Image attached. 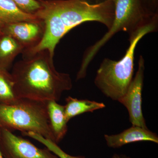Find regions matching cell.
Returning a JSON list of instances; mask_svg holds the SVG:
<instances>
[{
	"mask_svg": "<svg viewBox=\"0 0 158 158\" xmlns=\"http://www.w3.org/2000/svg\"><path fill=\"white\" fill-rule=\"evenodd\" d=\"M18 99L12 75L8 70L0 69V104H11Z\"/></svg>",
	"mask_w": 158,
	"mask_h": 158,
	"instance_id": "obj_14",
	"label": "cell"
},
{
	"mask_svg": "<svg viewBox=\"0 0 158 158\" xmlns=\"http://www.w3.org/2000/svg\"><path fill=\"white\" fill-rule=\"evenodd\" d=\"M24 48L14 38L4 35L0 39V69L8 70L14 59Z\"/></svg>",
	"mask_w": 158,
	"mask_h": 158,
	"instance_id": "obj_13",
	"label": "cell"
},
{
	"mask_svg": "<svg viewBox=\"0 0 158 158\" xmlns=\"http://www.w3.org/2000/svg\"><path fill=\"white\" fill-rule=\"evenodd\" d=\"M11 74L18 98L58 102L64 91L73 87L70 75L56 70L46 50L16 62Z\"/></svg>",
	"mask_w": 158,
	"mask_h": 158,
	"instance_id": "obj_2",
	"label": "cell"
},
{
	"mask_svg": "<svg viewBox=\"0 0 158 158\" xmlns=\"http://www.w3.org/2000/svg\"><path fill=\"white\" fill-rule=\"evenodd\" d=\"M37 15L25 12L11 0H0V27L22 21H39Z\"/></svg>",
	"mask_w": 158,
	"mask_h": 158,
	"instance_id": "obj_11",
	"label": "cell"
},
{
	"mask_svg": "<svg viewBox=\"0 0 158 158\" xmlns=\"http://www.w3.org/2000/svg\"><path fill=\"white\" fill-rule=\"evenodd\" d=\"M104 138L108 147L118 148L126 144L140 141H149L158 143V136L148 128H144L136 126L116 135H105Z\"/></svg>",
	"mask_w": 158,
	"mask_h": 158,
	"instance_id": "obj_9",
	"label": "cell"
},
{
	"mask_svg": "<svg viewBox=\"0 0 158 158\" xmlns=\"http://www.w3.org/2000/svg\"><path fill=\"white\" fill-rule=\"evenodd\" d=\"M39 1L41 7L35 15L45 24V32L37 45L24 50L23 59L46 50L53 59L57 44L72 29L84 23L96 22L109 30L114 21L115 0Z\"/></svg>",
	"mask_w": 158,
	"mask_h": 158,
	"instance_id": "obj_1",
	"label": "cell"
},
{
	"mask_svg": "<svg viewBox=\"0 0 158 158\" xmlns=\"http://www.w3.org/2000/svg\"><path fill=\"white\" fill-rule=\"evenodd\" d=\"M0 151L4 158H59L47 148H40L3 128H0Z\"/></svg>",
	"mask_w": 158,
	"mask_h": 158,
	"instance_id": "obj_6",
	"label": "cell"
},
{
	"mask_svg": "<svg viewBox=\"0 0 158 158\" xmlns=\"http://www.w3.org/2000/svg\"><path fill=\"white\" fill-rule=\"evenodd\" d=\"M3 35V34L2 32V29H1V27H0V39H1V37H2Z\"/></svg>",
	"mask_w": 158,
	"mask_h": 158,
	"instance_id": "obj_19",
	"label": "cell"
},
{
	"mask_svg": "<svg viewBox=\"0 0 158 158\" xmlns=\"http://www.w3.org/2000/svg\"><path fill=\"white\" fill-rule=\"evenodd\" d=\"M22 134L24 136H27L39 141L59 158H86L85 156H73L66 153L58 146V144L37 133L28 132Z\"/></svg>",
	"mask_w": 158,
	"mask_h": 158,
	"instance_id": "obj_15",
	"label": "cell"
},
{
	"mask_svg": "<svg viewBox=\"0 0 158 158\" xmlns=\"http://www.w3.org/2000/svg\"><path fill=\"white\" fill-rule=\"evenodd\" d=\"M0 128L22 133L32 132L55 142L48 114L47 102L19 98L0 104Z\"/></svg>",
	"mask_w": 158,
	"mask_h": 158,
	"instance_id": "obj_5",
	"label": "cell"
},
{
	"mask_svg": "<svg viewBox=\"0 0 158 158\" xmlns=\"http://www.w3.org/2000/svg\"><path fill=\"white\" fill-rule=\"evenodd\" d=\"M48 114L50 124L56 144L59 143L68 131L64 106L59 104L56 101L47 102Z\"/></svg>",
	"mask_w": 158,
	"mask_h": 158,
	"instance_id": "obj_10",
	"label": "cell"
},
{
	"mask_svg": "<svg viewBox=\"0 0 158 158\" xmlns=\"http://www.w3.org/2000/svg\"><path fill=\"white\" fill-rule=\"evenodd\" d=\"M23 11L34 14L41 8L39 0H11Z\"/></svg>",
	"mask_w": 158,
	"mask_h": 158,
	"instance_id": "obj_16",
	"label": "cell"
},
{
	"mask_svg": "<svg viewBox=\"0 0 158 158\" xmlns=\"http://www.w3.org/2000/svg\"><path fill=\"white\" fill-rule=\"evenodd\" d=\"M0 158H3L2 155V153L1 152V151H0Z\"/></svg>",
	"mask_w": 158,
	"mask_h": 158,
	"instance_id": "obj_20",
	"label": "cell"
},
{
	"mask_svg": "<svg viewBox=\"0 0 158 158\" xmlns=\"http://www.w3.org/2000/svg\"><path fill=\"white\" fill-rule=\"evenodd\" d=\"M112 158H131L129 157L122 154H115L113 155Z\"/></svg>",
	"mask_w": 158,
	"mask_h": 158,
	"instance_id": "obj_18",
	"label": "cell"
},
{
	"mask_svg": "<svg viewBox=\"0 0 158 158\" xmlns=\"http://www.w3.org/2000/svg\"><path fill=\"white\" fill-rule=\"evenodd\" d=\"M43 21H22L6 25L2 27L4 35L14 38L24 48H33L42 40L45 32Z\"/></svg>",
	"mask_w": 158,
	"mask_h": 158,
	"instance_id": "obj_8",
	"label": "cell"
},
{
	"mask_svg": "<svg viewBox=\"0 0 158 158\" xmlns=\"http://www.w3.org/2000/svg\"><path fill=\"white\" fill-rule=\"evenodd\" d=\"M115 4L113 25L101 39L86 50L78 72L80 75H86L88 66L97 53L116 33L124 31L130 38L142 28L158 20V15L148 14L141 0H115Z\"/></svg>",
	"mask_w": 158,
	"mask_h": 158,
	"instance_id": "obj_4",
	"label": "cell"
},
{
	"mask_svg": "<svg viewBox=\"0 0 158 158\" xmlns=\"http://www.w3.org/2000/svg\"><path fill=\"white\" fill-rule=\"evenodd\" d=\"M64 106L65 117L68 122L72 118L87 113H93L106 107L102 102L87 99H78L69 96L65 99Z\"/></svg>",
	"mask_w": 158,
	"mask_h": 158,
	"instance_id": "obj_12",
	"label": "cell"
},
{
	"mask_svg": "<svg viewBox=\"0 0 158 158\" xmlns=\"http://www.w3.org/2000/svg\"><path fill=\"white\" fill-rule=\"evenodd\" d=\"M146 11L151 15H158V0H141Z\"/></svg>",
	"mask_w": 158,
	"mask_h": 158,
	"instance_id": "obj_17",
	"label": "cell"
},
{
	"mask_svg": "<svg viewBox=\"0 0 158 158\" xmlns=\"http://www.w3.org/2000/svg\"><path fill=\"white\" fill-rule=\"evenodd\" d=\"M158 20L145 26L129 38L130 45L124 56L118 61L108 58L103 60L97 71L94 84L104 94L118 101L127 91L134 75L135 51L145 35L158 30Z\"/></svg>",
	"mask_w": 158,
	"mask_h": 158,
	"instance_id": "obj_3",
	"label": "cell"
},
{
	"mask_svg": "<svg viewBox=\"0 0 158 158\" xmlns=\"http://www.w3.org/2000/svg\"><path fill=\"white\" fill-rule=\"evenodd\" d=\"M144 69V60L141 56L138 61V70L135 76L133 78L124 96L118 101L127 109L132 125L148 128L142 110Z\"/></svg>",
	"mask_w": 158,
	"mask_h": 158,
	"instance_id": "obj_7",
	"label": "cell"
}]
</instances>
